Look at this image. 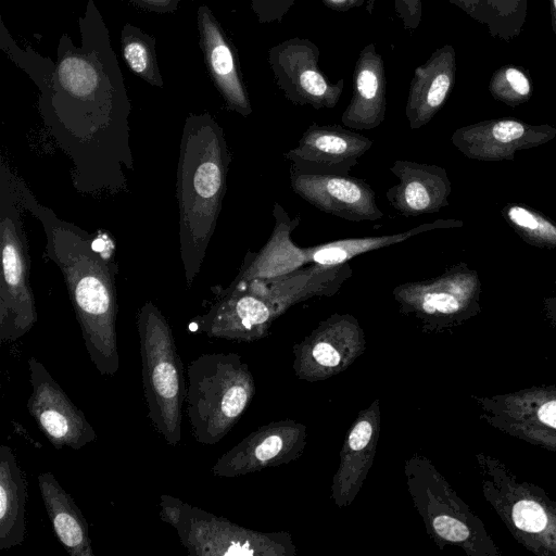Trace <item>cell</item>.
<instances>
[{
  "instance_id": "cell-1",
  "label": "cell",
  "mask_w": 556,
  "mask_h": 556,
  "mask_svg": "<svg viewBox=\"0 0 556 556\" xmlns=\"http://www.w3.org/2000/svg\"><path fill=\"white\" fill-rule=\"evenodd\" d=\"M80 45L63 34L51 80L39 91L38 110L47 131L72 161L71 179L83 195L128 191L134 169L131 103L93 0L78 17Z\"/></svg>"
},
{
  "instance_id": "cell-2",
  "label": "cell",
  "mask_w": 556,
  "mask_h": 556,
  "mask_svg": "<svg viewBox=\"0 0 556 556\" xmlns=\"http://www.w3.org/2000/svg\"><path fill=\"white\" fill-rule=\"evenodd\" d=\"M20 189L25 210L43 228L45 255L63 275L91 362L101 375L114 376L119 368V355L113 240L106 233H89L60 218L37 200L22 178Z\"/></svg>"
},
{
  "instance_id": "cell-3",
  "label": "cell",
  "mask_w": 556,
  "mask_h": 556,
  "mask_svg": "<svg viewBox=\"0 0 556 556\" xmlns=\"http://www.w3.org/2000/svg\"><path fill=\"white\" fill-rule=\"evenodd\" d=\"M231 161L224 130L208 113L184 124L177 166L180 257L187 287L200 273L226 193Z\"/></svg>"
},
{
  "instance_id": "cell-4",
  "label": "cell",
  "mask_w": 556,
  "mask_h": 556,
  "mask_svg": "<svg viewBox=\"0 0 556 556\" xmlns=\"http://www.w3.org/2000/svg\"><path fill=\"white\" fill-rule=\"evenodd\" d=\"M352 275L349 262L311 263L273 278L233 280L217 293L205 314L193 319V325L210 338L256 341L267 336L273 323L289 308L313 298L337 294Z\"/></svg>"
},
{
  "instance_id": "cell-5",
  "label": "cell",
  "mask_w": 556,
  "mask_h": 556,
  "mask_svg": "<svg viewBox=\"0 0 556 556\" xmlns=\"http://www.w3.org/2000/svg\"><path fill=\"white\" fill-rule=\"evenodd\" d=\"M187 416L198 443H218L255 394L254 377L237 353L202 354L187 366Z\"/></svg>"
},
{
  "instance_id": "cell-6",
  "label": "cell",
  "mask_w": 556,
  "mask_h": 556,
  "mask_svg": "<svg viewBox=\"0 0 556 556\" xmlns=\"http://www.w3.org/2000/svg\"><path fill=\"white\" fill-rule=\"evenodd\" d=\"M404 476L413 506L439 548L457 547L467 556L502 555L482 520L429 458L413 454L405 460Z\"/></svg>"
},
{
  "instance_id": "cell-7",
  "label": "cell",
  "mask_w": 556,
  "mask_h": 556,
  "mask_svg": "<svg viewBox=\"0 0 556 556\" xmlns=\"http://www.w3.org/2000/svg\"><path fill=\"white\" fill-rule=\"evenodd\" d=\"M148 417L164 441H181L187 380L172 328L157 306L147 301L137 315Z\"/></svg>"
},
{
  "instance_id": "cell-8",
  "label": "cell",
  "mask_w": 556,
  "mask_h": 556,
  "mask_svg": "<svg viewBox=\"0 0 556 556\" xmlns=\"http://www.w3.org/2000/svg\"><path fill=\"white\" fill-rule=\"evenodd\" d=\"M21 177L3 157L0 161V341L11 343L37 321L35 296L29 285L27 237L22 213Z\"/></svg>"
},
{
  "instance_id": "cell-9",
  "label": "cell",
  "mask_w": 556,
  "mask_h": 556,
  "mask_svg": "<svg viewBox=\"0 0 556 556\" xmlns=\"http://www.w3.org/2000/svg\"><path fill=\"white\" fill-rule=\"evenodd\" d=\"M483 497L513 538L538 556H556V501L497 457L475 455Z\"/></svg>"
},
{
  "instance_id": "cell-10",
  "label": "cell",
  "mask_w": 556,
  "mask_h": 556,
  "mask_svg": "<svg viewBox=\"0 0 556 556\" xmlns=\"http://www.w3.org/2000/svg\"><path fill=\"white\" fill-rule=\"evenodd\" d=\"M160 517L172 526L193 556H294L287 531L262 532L192 506L177 497L160 496Z\"/></svg>"
},
{
  "instance_id": "cell-11",
  "label": "cell",
  "mask_w": 556,
  "mask_h": 556,
  "mask_svg": "<svg viewBox=\"0 0 556 556\" xmlns=\"http://www.w3.org/2000/svg\"><path fill=\"white\" fill-rule=\"evenodd\" d=\"M403 315L414 317L425 332L453 329L480 312V281L466 264L441 275L396 286L392 291Z\"/></svg>"
},
{
  "instance_id": "cell-12",
  "label": "cell",
  "mask_w": 556,
  "mask_h": 556,
  "mask_svg": "<svg viewBox=\"0 0 556 556\" xmlns=\"http://www.w3.org/2000/svg\"><path fill=\"white\" fill-rule=\"evenodd\" d=\"M471 397L479 407L480 419L489 426L556 453V386Z\"/></svg>"
},
{
  "instance_id": "cell-13",
  "label": "cell",
  "mask_w": 556,
  "mask_h": 556,
  "mask_svg": "<svg viewBox=\"0 0 556 556\" xmlns=\"http://www.w3.org/2000/svg\"><path fill=\"white\" fill-rule=\"evenodd\" d=\"M365 349L366 337L358 319L334 313L293 345L292 368L300 380H327L348 369Z\"/></svg>"
},
{
  "instance_id": "cell-14",
  "label": "cell",
  "mask_w": 556,
  "mask_h": 556,
  "mask_svg": "<svg viewBox=\"0 0 556 556\" xmlns=\"http://www.w3.org/2000/svg\"><path fill=\"white\" fill-rule=\"evenodd\" d=\"M319 49L305 38L285 40L268 51L277 87L295 105L333 109L344 90V79L332 83L319 68Z\"/></svg>"
},
{
  "instance_id": "cell-15",
  "label": "cell",
  "mask_w": 556,
  "mask_h": 556,
  "mask_svg": "<svg viewBox=\"0 0 556 556\" xmlns=\"http://www.w3.org/2000/svg\"><path fill=\"white\" fill-rule=\"evenodd\" d=\"M31 394L27 410L49 442L56 448L79 450L93 442L97 433L85 414L72 402L45 365L27 361Z\"/></svg>"
},
{
  "instance_id": "cell-16",
  "label": "cell",
  "mask_w": 556,
  "mask_h": 556,
  "mask_svg": "<svg viewBox=\"0 0 556 556\" xmlns=\"http://www.w3.org/2000/svg\"><path fill=\"white\" fill-rule=\"evenodd\" d=\"M307 444V428L293 419L271 421L249 433L213 465L212 475L236 478L300 458Z\"/></svg>"
},
{
  "instance_id": "cell-17",
  "label": "cell",
  "mask_w": 556,
  "mask_h": 556,
  "mask_svg": "<svg viewBox=\"0 0 556 556\" xmlns=\"http://www.w3.org/2000/svg\"><path fill=\"white\" fill-rule=\"evenodd\" d=\"M291 190L319 211L349 222H376L383 212L364 180L348 174L289 169Z\"/></svg>"
},
{
  "instance_id": "cell-18",
  "label": "cell",
  "mask_w": 556,
  "mask_h": 556,
  "mask_svg": "<svg viewBox=\"0 0 556 556\" xmlns=\"http://www.w3.org/2000/svg\"><path fill=\"white\" fill-rule=\"evenodd\" d=\"M371 146L369 138L345 126L313 123L283 157L300 170L348 174Z\"/></svg>"
},
{
  "instance_id": "cell-19",
  "label": "cell",
  "mask_w": 556,
  "mask_h": 556,
  "mask_svg": "<svg viewBox=\"0 0 556 556\" xmlns=\"http://www.w3.org/2000/svg\"><path fill=\"white\" fill-rule=\"evenodd\" d=\"M197 25L207 73L226 108L244 117L249 116L252 105L235 45L205 4L197 10Z\"/></svg>"
},
{
  "instance_id": "cell-20",
  "label": "cell",
  "mask_w": 556,
  "mask_h": 556,
  "mask_svg": "<svg viewBox=\"0 0 556 556\" xmlns=\"http://www.w3.org/2000/svg\"><path fill=\"white\" fill-rule=\"evenodd\" d=\"M556 136L549 125L534 126L515 118L479 122L456 129L452 143L467 157L480 161L513 160L519 149L542 144Z\"/></svg>"
},
{
  "instance_id": "cell-21",
  "label": "cell",
  "mask_w": 556,
  "mask_h": 556,
  "mask_svg": "<svg viewBox=\"0 0 556 556\" xmlns=\"http://www.w3.org/2000/svg\"><path fill=\"white\" fill-rule=\"evenodd\" d=\"M380 428V402L376 399L357 414L340 451L331 483V498L337 507L352 505L358 495L374 464Z\"/></svg>"
},
{
  "instance_id": "cell-22",
  "label": "cell",
  "mask_w": 556,
  "mask_h": 556,
  "mask_svg": "<svg viewBox=\"0 0 556 556\" xmlns=\"http://www.w3.org/2000/svg\"><path fill=\"white\" fill-rule=\"evenodd\" d=\"M389 169L399 182L387 190L386 197L400 215L415 217L448 205L452 184L443 167L396 160Z\"/></svg>"
},
{
  "instance_id": "cell-23",
  "label": "cell",
  "mask_w": 556,
  "mask_h": 556,
  "mask_svg": "<svg viewBox=\"0 0 556 556\" xmlns=\"http://www.w3.org/2000/svg\"><path fill=\"white\" fill-rule=\"evenodd\" d=\"M456 80V52L452 45L438 48L414 71L405 105L410 129L427 125L441 110Z\"/></svg>"
},
{
  "instance_id": "cell-24",
  "label": "cell",
  "mask_w": 556,
  "mask_h": 556,
  "mask_svg": "<svg viewBox=\"0 0 556 556\" xmlns=\"http://www.w3.org/2000/svg\"><path fill=\"white\" fill-rule=\"evenodd\" d=\"M352 78V97L341 116L343 126L353 130L380 126L387 112V76L383 59L374 43L359 52Z\"/></svg>"
},
{
  "instance_id": "cell-25",
  "label": "cell",
  "mask_w": 556,
  "mask_h": 556,
  "mask_svg": "<svg viewBox=\"0 0 556 556\" xmlns=\"http://www.w3.org/2000/svg\"><path fill=\"white\" fill-rule=\"evenodd\" d=\"M273 216L275 222L270 237L258 252H248L235 281L273 278L311 264L304 248L294 244L291 238L300 224V216L291 218L278 202L274 204Z\"/></svg>"
},
{
  "instance_id": "cell-26",
  "label": "cell",
  "mask_w": 556,
  "mask_h": 556,
  "mask_svg": "<svg viewBox=\"0 0 556 556\" xmlns=\"http://www.w3.org/2000/svg\"><path fill=\"white\" fill-rule=\"evenodd\" d=\"M38 486L53 531L71 556H94L81 510L51 472L38 476Z\"/></svg>"
},
{
  "instance_id": "cell-27",
  "label": "cell",
  "mask_w": 556,
  "mask_h": 556,
  "mask_svg": "<svg viewBox=\"0 0 556 556\" xmlns=\"http://www.w3.org/2000/svg\"><path fill=\"white\" fill-rule=\"evenodd\" d=\"M27 486L13 450L0 446V549L21 545L26 536Z\"/></svg>"
},
{
  "instance_id": "cell-28",
  "label": "cell",
  "mask_w": 556,
  "mask_h": 556,
  "mask_svg": "<svg viewBox=\"0 0 556 556\" xmlns=\"http://www.w3.org/2000/svg\"><path fill=\"white\" fill-rule=\"evenodd\" d=\"M456 225H458L456 220L439 219L432 223L421 224L400 233L341 239L315 247H306L304 250L309 263L319 265H339L348 263L351 258L363 253L405 241L418 233Z\"/></svg>"
},
{
  "instance_id": "cell-29",
  "label": "cell",
  "mask_w": 556,
  "mask_h": 556,
  "mask_svg": "<svg viewBox=\"0 0 556 556\" xmlns=\"http://www.w3.org/2000/svg\"><path fill=\"white\" fill-rule=\"evenodd\" d=\"M121 49L124 61L132 73L153 87H164L154 36L134 24L125 23L121 31Z\"/></svg>"
},
{
  "instance_id": "cell-30",
  "label": "cell",
  "mask_w": 556,
  "mask_h": 556,
  "mask_svg": "<svg viewBox=\"0 0 556 556\" xmlns=\"http://www.w3.org/2000/svg\"><path fill=\"white\" fill-rule=\"evenodd\" d=\"M480 24L493 38L511 41L523 30L528 0H478Z\"/></svg>"
},
{
  "instance_id": "cell-31",
  "label": "cell",
  "mask_w": 556,
  "mask_h": 556,
  "mask_svg": "<svg viewBox=\"0 0 556 556\" xmlns=\"http://www.w3.org/2000/svg\"><path fill=\"white\" fill-rule=\"evenodd\" d=\"M503 215L528 243L540 248H556V225L540 212L510 204L504 208Z\"/></svg>"
},
{
  "instance_id": "cell-32",
  "label": "cell",
  "mask_w": 556,
  "mask_h": 556,
  "mask_svg": "<svg viewBox=\"0 0 556 556\" xmlns=\"http://www.w3.org/2000/svg\"><path fill=\"white\" fill-rule=\"evenodd\" d=\"M488 89L495 100L509 106H517L530 100L533 84L523 66L505 64L492 74Z\"/></svg>"
},
{
  "instance_id": "cell-33",
  "label": "cell",
  "mask_w": 556,
  "mask_h": 556,
  "mask_svg": "<svg viewBox=\"0 0 556 556\" xmlns=\"http://www.w3.org/2000/svg\"><path fill=\"white\" fill-rule=\"evenodd\" d=\"M0 48L42 90L54 73L55 62L28 48H21L11 37L3 21H0Z\"/></svg>"
},
{
  "instance_id": "cell-34",
  "label": "cell",
  "mask_w": 556,
  "mask_h": 556,
  "mask_svg": "<svg viewBox=\"0 0 556 556\" xmlns=\"http://www.w3.org/2000/svg\"><path fill=\"white\" fill-rule=\"evenodd\" d=\"M296 0H251L258 23L281 22Z\"/></svg>"
},
{
  "instance_id": "cell-35",
  "label": "cell",
  "mask_w": 556,
  "mask_h": 556,
  "mask_svg": "<svg viewBox=\"0 0 556 556\" xmlns=\"http://www.w3.org/2000/svg\"><path fill=\"white\" fill-rule=\"evenodd\" d=\"M394 9L406 30H415L422 15V0H394Z\"/></svg>"
},
{
  "instance_id": "cell-36",
  "label": "cell",
  "mask_w": 556,
  "mask_h": 556,
  "mask_svg": "<svg viewBox=\"0 0 556 556\" xmlns=\"http://www.w3.org/2000/svg\"><path fill=\"white\" fill-rule=\"evenodd\" d=\"M128 1L134 3L136 7L147 10V11H152V12H157V13H172L178 9L179 3L182 0H128Z\"/></svg>"
},
{
  "instance_id": "cell-37",
  "label": "cell",
  "mask_w": 556,
  "mask_h": 556,
  "mask_svg": "<svg viewBox=\"0 0 556 556\" xmlns=\"http://www.w3.org/2000/svg\"><path fill=\"white\" fill-rule=\"evenodd\" d=\"M448 2L460 9L472 20L480 23V5L478 0H448Z\"/></svg>"
},
{
  "instance_id": "cell-38",
  "label": "cell",
  "mask_w": 556,
  "mask_h": 556,
  "mask_svg": "<svg viewBox=\"0 0 556 556\" xmlns=\"http://www.w3.org/2000/svg\"><path fill=\"white\" fill-rule=\"evenodd\" d=\"M327 8L338 12L361 8L366 4V0H320Z\"/></svg>"
},
{
  "instance_id": "cell-39",
  "label": "cell",
  "mask_w": 556,
  "mask_h": 556,
  "mask_svg": "<svg viewBox=\"0 0 556 556\" xmlns=\"http://www.w3.org/2000/svg\"><path fill=\"white\" fill-rule=\"evenodd\" d=\"M546 316L551 324L556 328V295L545 301Z\"/></svg>"
},
{
  "instance_id": "cell-40",
  "label": "cell",
  "mask_w": 556,
  "mask_h": 556,
  "mask_svg": "<svg viewBox=\"0 0 556 556\" xmlns=\"http://www.w3.org/2000/svg\"><path fill=\"white\" fill-rule=\"evenodd\" d=\"M549 4V16H551V27L553 34L556 38V0H548Z\"/></svg>"
},
{
  "instance_id": "cell-41",
  "label": "cell",
  "mask_w": 556,
  "mask_h": 556,
  "mask_svg": "<svg viewBox=\"0 0 556 556\" xmlns=\"http://www.w3.org/2000/svg\"><path fill=\"white\" fill-rule=\"evenodd\" d=\"M376 0H366L365 9L366 11L371 14L375 8Z\"/></svg>"
}]
</instances>
